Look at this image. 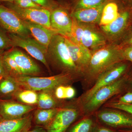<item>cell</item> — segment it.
<instances>
[{
    "mask_svg": "<svg viewBox=\"0 0 132 132\" xmlns=\"http://www.w3.org/2000/svg\"><path fill=\"white\" fill-rule=\"evenodd\" d=\"M33 116L29 115L15 119H5L0 117V132H22Z\"/></svg>",
    "mask_w": 132,
    "mask_h": 132,
    "instance_id": "obj_18",
    "label": "cell"
},
{
    "mask_svg": "<svg viewBox=\"0 0 132 132\" xmlns=\"http://www.w3.org/2000/svg\"><path fill=\"white\" fill-rule=\"evenodd\" d=\"M97 119L100 124L114 130H132V115L129 114L104 110L97 113Z\"/></svg>",
    "mask_w": 132,
    "mask_h": 132,
    "instance_id": "obj_9",
    "label": "cell"
},
{
    "mask_svg": "<svg viewBox=\"0 0 132 132\" xmlns=\"http://www.w3.org/2000/svg\"><path fill=\"white\" fill-rule=\"evenodd\" d=\"M49 57L63 71L75 75H81L71 59L65 42V37L56 34L53 36L47 48V58Z\"/></svg>",
    "mask_w": 132,
    "mask_h": 132,
    "instance_id": "obj_3",
    "label": "cell"
},
{
    "mask_svg": "<svg viewBox=\"0 0 132 132\" xmlns=\"http://www.w3.org/2000/svg\"></svg>",
    "mask_w": 132,
    "mask_h": 132,
    "instance_id": "obj_43",
    "label": "cell"
},
{
    "mask_svg": "<svg viewBox=\"0 0 132 132\" xmlns=\"http://www.w3.org/2000/svg\"><path fill=\"white\" fill-rule=\"evenodd\" d=\"M0 27L9 33L29 36L23 20L12 9L0 3Z\"/></svg>",
    "mask_w": 132,
    "mask_h": 132,
    "instance_id": "obj_7",
    "label": "cell"
},
{
    "mask_svg": "<svg viewBox=\"0 0 132 132\" xmlns=\"http://www.w3.org/2000/svg\"><path fill=\"white\" fill-rule=\"evenodd\" d=\"M75 76L69 73L62 72L49 77L22 76L13 78L21 88L39 92L53 91L60 85H69L72 82Z\"/></svg>",
    "mask_w": 132,
    "mask_h": 132,
    "instance_id": "obj_2",
    "label": "cell"
},
{
    "mask_svg": "<svg viewBox=\"0 0 132 132\" xmlns=\"http://www.w3.org/2000/svg\"><path fill=\"white\" fill-rule=\"evenodd\" d=\"M98 123V120L89 116L76 121L66 132H92Z\"/></svg>",
    "mask_w": 132,
    "mask_h": 132,
    "instance_id": "obj_22",
    "label": "cell"
},
{
    "mask_svg": "<svg viewBox=\"0 0 132 132\" xmlns=\"http://www.w3.org/2000/svg\"><path fill=\"white\" fill-rule=\"evenodd\" d=\"M14 0H0V3H3L10 2L13 3Z\"/></svg>",
    "mask_w": 132,
    "mask_h": 132,
    "instance_id": "obj_40",
    "label": "cell"
},
{
    "mask_svg": "<svg viewBox=\"0 0 132 132\" xmlns=\"http://www.w3.org/2000/svg\"><path fill=\"white\" fill-rule=\"evenodd\" d=\"M21 88L13 78L9 76H5L0 81V99L12 98Z\"/></svg>",
    "mask_w": 132,
    "mask_h": 132,
    "instance_id": "obj_21",
    "label": "cell"
},
{
    "mask_svg": "<svg viewBox=\"0 0 132 132\" xmlns=\"http://www.w3.org/2000/svg\"><path fill=\"white\" fill-rule=\"evenodd\" d=\"M35 105L22 104L12 100L0 99V117L8 119H20L29 115Z\"/></svg>",
    "mask_w": 132,
    "mask_h": 132,
    "instance_id": "obj_11",
    "label": "cell"
},
{
    "mask_svg": "<svg viewBox=\"0 0 132 132\" xmlns=\"http://www.w3.org/2000/svg\"><path fill=\"white\" fill-rule=\"evenodd\" d=\"M50 12V25L52 30L64 37L70 38L72 27V19L67 10L57 6Z\"/></svg>",
    "mask_w": 132,
    "mask_h": 132,
    "instance_id": "obj_10",
    "label": "cell"
},
{
    "mask_svg": "<svg viewBox=\"0 0 132 132\" xmlns=\"http://www.w3.org/2000/svg\"><path fill=\"white\" fill-rule=\"evenodd\" d=\"M59 100L54 95L52 91L45 90L38 93L37 106L40 109H50L59 107Z\"/></svg>",
    "mask_w": 132,
    "mask_h": 132,
    "instance_id": "obj_23",
    "label": "cell"
},
{
    "mask_svg": "<svg viewBox=\"0 0 132 132\" xmlns=\"http://www.w3.org/2000/svg\"><path fill=\"white\" fill-rule=\"evenodd\" d=\"M119 103L126 104H132V92H128L120 97L119 100Z\"/></svg>",
    "mask_w": 132,
    "mask_h": 132,
    "instance_id": "obj_36",
    "label": "cell"
},
{
    "mask_svg": "<svg viewBox=\"0 0 132 132\" xmlns=\"http://www.w3.org/2000/svg\"><path fill=\"white\" fill-rule=\"evenodd\" d=\"M52 92L55 97L59 100L72 98L76 94L75 89L69 85H60Z\"/></svg>",
    "mask_w": 132,
    "mask_h": 132,
    "instance_id": "obj_27",
    "label": "cell"
},
{
    "mask_svg": "<svg viewBox=\"0 0 132 132\" xmlns=\"http://www.w3.org/2000/svg\"><path fill=\"white\" fill-rule=\"evenodd\" d=\"M123 58L132 62V46L128 47L122 51Z\"/></svg>",
    "mask_w": 132,
    "mask_h": 132,
    "instance_id": "obj_37",
    "label": "cell"
},
{
    "mask_svg": "<svg viewBox=\"0 0 132 132\" xmlns=\"http://www.w3.org/2000/svg\"><path fill=\"white\" fill-rule=\"evenodd\" d=\"M72 27L71 36L69 38L76 43L81 44L84 31V26L81 23L78 22L74 18L72 17Z\"/></svg>",
    "mask_w": 132,
    "mask_h": 132,
    "instance_id": "obj_28",
    "label": "cell"
},
{
    "mask_svg": "<svg viewBox=\"0 0 132 132\" xmlns=\"http://www.w3.org/2000/svg\"><path fill=\"white\" fill-rule=\"evenodd\" d=\"M5 52L14 60L24 75L38 76L41 74L39 66L24 52L14 47Z\"/></svg>",
    "mask_w": 132,
    "mask_h": 132,
    "instance_id": "obj_14",
    "label": "cell"
},
{
    "mask_svg": "<svg viewBox=\"0 0 132 132\" xmlns=\"http://www.w3.org/2000/svg\"><path fill=\"white\" fill-rule=\"evenodd\" d=\"M12 98L22 104L35 105L38 104V93L34 90L21 88Z\"/></svg>",
    "mask_w": 132,
    "mask_h": 132,
    "instance_id": "obj_25",
    "label": "cell"
},
{
    "mask_svg": "<svg viewBox=\"0 0 132 132\" xmlns=\"http://www.w3.org/2000/svg\"><path fill=\"white\" fill-rule=\"evenodd\" d=\"M13 3L23 8H43L36 4L32 0H14Z\"/></svg>",
    "mask_w": 132,
    "mask_h": 132,
    "instance_id": "obj_31",
    "label": "cell"
},
{
    "mask_svg": "<svg viewBox=\"0 0 132 132\" xmlns=\"http://www.w3.org/2000/svg\"><path fill=\"white\" fill-rule=\"evenodd\" d=\"M60 108L50 109H38L35 112L33 120L36 126L46 128L53 119Z\"/></svg>",
    "mask_w": 132,
    "mask_h": 132,
    "instance_id": "obj_20",
    "label": "cell"
},
{
    "mask_svg": "<svg viewBox=\"0 0 132 132\" xmlns=\"http://www.w3.org/2000/svg\"><path fill=\"white\" fill-rule=\"evenodd\" d=\"M23 21L35 39L47 49L53 36L57 33L40 24L24 20Z\"/></svg>",
    "mask_w": 132,
    "mask_h": 132,
    "instance_id": "obj_16",
    "label": "cell"
},
{
    "mask_svg": "<svg viewBox=\"0 0 132 132\" xmlns=\"http://www.w3.org/2000/svg\"><path fill=\"white\" fill-rule=\"evenodd\" d=\"M129 43H130V45H131L132 46V37H131V38H130V39L129 40Z\"/></svg>",
    "mask_w": 132,
    "mask_h": 132,
    "instance_id": "obj_42",
    "label": "cell"
},
{
    "mask_svg": "<svg viewBox=\"0 0 132 132\" xmlns=\"http://www.w3.org/2000/svg\"><path fill=\"white\" fill-rule=\"evenodd\" d=\"M79 115L75 108H60L46 130L47 132H66L76 121Z\"/></svg>",
    "mask_w": 132,
    "mask_h": 132,
    "instance_id": "obj_12",
    "label": "cell"
},
{
    "mask_svg": "<svg viewBox=\"0 0 132 132\" xmlns=\"http://www.w3.org/2000/svg\"><path fill=\"white\" fill-rule=\"evenodd\" d=\"M127 69L126 64L120 62L104 71L98 77L91 88L80 98L79 102L82 105L85 104L100 88L110 85L121 78Z\"/></svg>",
    "mask_w": 132,
    "mask_h": 132,
    "instance_id": "obj_5",
    "label": "cell"
},
{
    "mask_svg": "<svg viewBox=\"0 0 132 132\" xmlns=\"http://www.w3.org/2000/svg\"><path fill=\"white\" fill-rule=\"evenodd\" d=\"M118 5L115 3H106L104 6L99 21L100 26H106L115 20L119 15Z\"/></svg>",
    "mask_w": 132,
    "mask_h": 132,
    "instance_id": "obj_24",
    "label": "cell"
},
{
    "mask_svg": "<svg viewBox=\"0 0 132 132\" xmlns=\"http://www.w3.org/2000/svg\"><path fill=\"white\" fill-rule=\"evenodd\" d=\"M8 35L11 40L12 47H19L25 50L33 58L44 64L49 71L47 60V49L46 48L29 36L10 33Z\"/></svg>",
    "mask_w": 132,
    "mask_h": 132,
    "instance_id": "obj_6",
    "label": "cell"
},
{
    "mask_svg": "<svg viewBox=\"0 0 132 132\" xmlns=\"http://www.w3.org/2000/svg\"><path fill=\"white\" fill-rule=\"evenodd\" d=\"M121 132H132V130H120Z\"/></svg>",
    "mask_w": 132,
    "mask_h": 132,
    "instance_id": "obj_41",
    "label": "cell"
},
{
    "mask_svg": "<svg viewBox=\"0 0 132 132\" xmlns=\"http://www.w3.org/2000/svg\"><path fill=\"white\" fill-rule=\"evenodd\" d=\"M2 4L12 9L22 20L40 24L52 30L50 25V10L44 8H23L13 3H3Z\"/></svg>",
    "mask_w": 132,
    "mask_h": 132,
    "instance_id": "obj_8",
    "label": "cell"
},
{
    "mask_svg": "<svg viewBox=\"0 0 132 132\" xmlns=\"http://www.w3.org/2000/svg\"><path fill=\"white\" fill-rule=\"evenodd\" d=\"M4 51L0 50V81L3 78L7 75L5 69L3 60V55Z\"/></svg>",
    "mask_w": 132,
    "mask_h": 132,
    "instance_id": "obj_35",
    "label": "cell"
},
{
    "mask_svg": "<svg viewBox=\"0 0 132 132\" xmlns=\"http://www.w3.org/2000/svg\"><path fill=\"white\" fill-rule=\"evenodd\" d=\"M122 51L112 45H105L92 53L83 75L88 84L95 82L102 73L124 60Z\"/></svg>",
    "mask_w": 132,
    "mask_h": 132,
    "instance_id": "obj_1",
    "label": "cell"
},
{
    "mask_svg": "<svg viewBox=\"0 0 132 132\" xmlns=\"http://www.w3.org/2000/svg\"><path fill=\"white\" fill-rule=\"evenodd\" d=\"M106 0H78L74 10L97 7L106 3Z\"/></svg>",
    "mask_w": 132,
    "mask_h": 132,
    "instance_id": "obj_29",
    "label": "cell"
},
{
    "mask_svg": "<svg viewBox=\"0 0 132 132\" xmlns=\"http://www.w3.org/2000/svg\"><path fill=\"white\" fill-rule=\"evenodd\" d=\"M109 106L116 109L132 115V104H121L119 102H113L109 105Z\"/></svg>",
    "mask_w": 132,
    "mask_h": 132,
    "instance_id": "obj_33",
    "label": "cell"
},
{
    "mask_svg": "<svg viewBox=\"0 0 132 132\" xmlns=\"http://www.w3.org/2000/svg\"><path fill=\"white\" fill-rule=\"evenodd\" d=\"M12 47L11 40L8 35L0 28V50L4 51Z\"/></svg>",
    "mask_w": 132,
    "mask_h": 132,
    "instance_id": "obj_30",
    "label": "cell"
},
{
    "mask_svg": "<svg viewBox=\"0 0 132 132\" xmlns=\"http://www.w3.org/2000/svg\"><path fill=\"white\" fill-rule=\"evenodd\" d=\"M92 132H121L119 130H114L98 123Z\"/></svg>",
    "mask_w": 132,
    "mask_h": 132,
    "instance_id": "obj_34",
    "label": "cell"
},
{
    "mask_svg": "<svg viewBox=\"0 0 132 132\" xmlns=\"http://www.w3.org/2000/svg\"><path fill=\"white\" fill-rule=\"evenodd\" d=\"M84 26L81 44L94 52L106 45V39L101 33L91 26Z\"/></svg>",
    "mask_w": 132,
    "mask_h": 132,
    "instance_id": "obj_15",
    "label": "cell"
},
{
    "mask_svg": "<svg viewBox=\"0 0 132 132\" xmlns=\"http://www.w3.org/2000/svg\"><path fill=\"white\" fill-rule=\"evenodd\" d=\"M129 17L128 12L120 13L115 20L106 26H101L102 30L105 34L110 37H114L120 34L125 29Z\"/></svg>",
    "mask_w": 132,
    "mask_h": 132,
    "instance_id": "obj_19",
    "label": "cell"
},
{
    "mask_svg": "<svg viewBox=\"0 0 132 132\" xmlns=\"http://www.w3.org/2000/svg\"><path fill=\"white\" fill-rule=\"evenodd\" d=\"M126 80V77H121L110 85L100 88L83 104V111L85 116H89L93 113L109 99L120 92Z\"/></svg>",
    "mask_w": 132,
    "mask_h": 132,
    "instance_id": "obj_4",
    "label": "cell"
},
{
    "mask_svg": "<svg viewBox=\"0 0 132 132\" xmlns=\"http://www.w3.org/2000/svg\"><path fill=\"white\" fill-rule=\"evenodd\" d=\"M106 3L97 7L74 10L71 16L80 23L92 24L99 22L102 10Z\"/></svg>",
    "mask_w": 132,
    "mask_h": 132,
    "instance_id": "obj_17",
    "label": "cell"
},
{
    "mask_svg": "<svg viewBox=\"0 0 132 132\" xmlns=\"http://www.w3.org/2000/svg\"><path fill=\"white\" fill-rule=\"evenodd\" d=\"M27 132H47L46 128L42 127L36 126L32 128L29 129Z\"/></svg>",
    "mask_w": 132,
    "mask_h": 132,
    "instance_id": "obj_38",
    "label": "cell"
},
{
    "mask_svg": "<svg viewBox=\"0 0 132 132\" xmlns=\"http://www.w3.org/2000/svg\"><path fill=\"white\" fill-rule=\"evenodd\" d=\"M64 37L71 59L83 75L92 57V52L81 44L76 43L70 38Z\"/></svg>",
    "mask_w": 132,
    "mask_h": 132,
    "instance_id": "obj_13",
    "label": "cell"
},
{
    "mask_svg": "<svg viewBox=\"0 0 132 132\" xmlns=\"http://www.w3.org/2000/svg\"><path fill=\"white\" fill-rule=\"evenodd\" d=\"M36 4L43 8L52 10L57 6L54 0H32Z\"/></svg>",
    "mask_w": 132,
    "mask_h": 132,
    "instance_id": "obj_32",
    "label": "cell"
},
{
    "mask_svg": "<svg viewBox=\"0 0 132 132\" xmlns=\"http://www.w3.org/2000/svg\"><path fill=\"white\" fill-rule=\"evenodd\" d=\"M32 120L29 122L28 124L26 126V127L22 132H27L29 129H30L32 127Z\"/></svg>",
    "mask_w": 132,
    "mask_h": 132,
    "instance_id": "obj_39",
    "label": "cell"
},
{
    "mask_svg": "<svg viewBox=\"0 0 132 132\" xmlns=\"http://www.w3.org/2000/svg\"><path fill=\"white\" fill-rule=\"evenodd\" d=\"M3 60L8 75L14 78L24 76L14 60L8 55L5 52L3 53Z\"/></svg>",
    "mask_w": 132,
    "mask_h": 132,
    "instance_id": "obj_26",
    "label": "cell"
}]
</instances>
